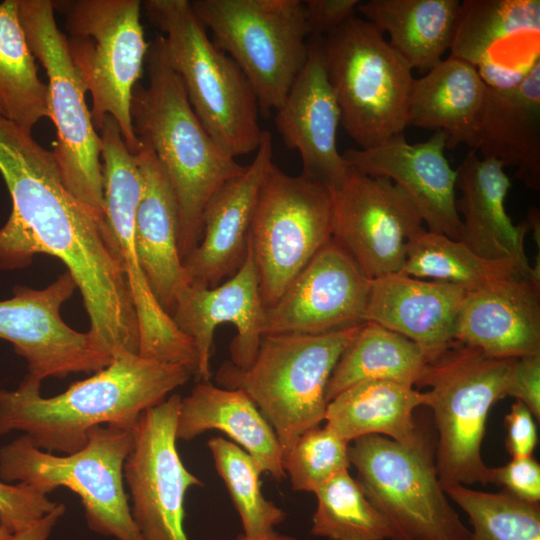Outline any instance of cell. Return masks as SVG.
I'll return each mask as SVG.
<instances>
[{"instance_id": "cell-1", "label": "cell", "mask_w": 540, "mask_h": 540, "mask_svg": "<svg viewBox=\"0 0 540 540\" xmlns=\"http://www.w3.org/2000/svg\"><path fill=\"white\" fill-rule=\"evenodd\" d=\"M0 174L12 200L0 227V269L47 254L64 263L79 289L88 332L111 354L139 351L133 300L112 245L65 185L52 151L0 114Z\"/></svg>"}, {"instance_id": "cell-2", "label": "cell", "mask_w": 540, "mask_h": 540, "mask_svg": "<svg viewBox=\"0 0 540 540\" xmlns=\"http://www.w3.org/2000/svg\"><path fill=\"white\" fill-rule=\"evenodd\" d=\"M191 376L184 366L117 350L108 366L56 396L42 397L40 389L21 383L0 389V435L21 431L41 450L72 454L96 426L135 429L147 409Z\"/></svg>"}, {"instance_id": "cell-3", "label": "cell", "mask_w": 540, "mask_h": 540, "mask_svg": "<svg viewBox=\"0 0 540 540\" xmlns=\"http://www.w3.org/2000/svg\"><path fill=\"white\" fill-rule=\"evenodd\" d=\"M145 60L149 83L134 87L130 114L138 141L152 150L175 195L183 262L202 237L208 202L245 166L214 141L196 116L162 35L149 43Z\"/></svg>"}, {"instance_id": "cell-4", "label": "cell", "mask_w": 540, "mask_h": 540, "mask_svg": "<svg viewBox=\"0 0 540 540\" xmlns=\"http://www.w3.org/2000/svg\"><path fill=\"white\" fill-rule=\"evenodd\" d=\"M142 5L163 32L169 63L210 136L234 158L256 151L263 130L255 93L235 61L208 37L190 1L146 0Z\"/></svg>"}, {"instance_id": "cell-5", "label": "cell", "mask_w": 540, "mask_h": 540, "mask_svg": "<svg viewBox=\"0 0 540 540\" xmlns=\"http://www.w3.org/2000/svg\"><path fill=\"white\" fill-rule=\"evenodd\" d=\"M360 325L319 334L264 335L246 369L230 361L216 374L220 387L240 389L273 428L283 451L325 419L331 374Z\"/></svg>"}, {"instance_id": "cell-6", "label": "cell", "mask_w": 540, "mask_h": 540, "mask_svg": "<svg viewBox=\"0 0 540 540\" xmlns=\"http://www.w3.org/2000/svg\"><path fill=\"white\" fill-rule=\"evenodd\" d=\"M517 358H499L455 342L434 358L419 386L438 432L435 467L443 488L491 483L481 453L491 407L507 396Z\"/></svg>"}, {"instance_id": "cell-7", "label": "cell", "mask_w": 540, "mask_h": 540, "mask_svg": "<svg viewBox=\"0 0 540 540\" xmlns=\"http://www.w3.org/2000/svg\"><path fill=\"white\" fill-rule=\"evenodd\" d=\"M134 430L96 426L83 448L62 455L37 448L22 434L0 448V478L47 494L68 488L80 497L90 530L117 540H142L124 490V464L134 445Z\"/></svg>"}, {"instance_id": "cell-8", "label": "cell", "mask_w": 540, "mask_h": 540, "mask_svg": "<svg viewBox=\"0 0 540 540\" xmlns=\"http://www.w3.org/2000/svg\"><path fill=\"white\" fill-rule=\"evenodd\" d=\"M323 54L341 124L360 149L404 132L415 78L375 25L354 15L324 36Z\"/></svg>"}, {"instance_id": "cell-9", "label": "cell", "mask_w": 540, "mask_h": 540, "mask_svg": "<svg viewBox=\"0 0 540 540\" xmlns=\"http://www.w3.org/2000/svg\"><path fill=\"white\" fill-rule=\"evenodd\" d=\"M65 18L67 48L92 97L90 109L97 131L107 116L118 124L133 154L140 149L130 107L142 75L149 43L140 21L139 0H58Z\"/></svg>"}, {"instance_id": "cell-10", "label": "cell", "mask_w": 540, "mask_h": 540, "mask_svg": "<svg viewBox=\"0 0 540 540\" xmlns=\"http://www.w3.org/2000/svg\"><path fill=\"white\" fill-rule=\"evenodd\" d=\"M192 10L249 81L263 111L279 109L308 54L301 0H193Z\"/></svg>"}, {"instance_id": "cell-11", "label": "cell", "mask_w": 540, "mask_h": 540, "mask_svg": "<svg viewBox=\"0 0 540 540\" xmlns=\"http://www.w3.org/2000/svg\"><path fill=\"white\" fill-rule=\"evenodd\" d=\"M28 45L48 77V118L56 128L52 151L73 196L101 222L104 213L100 135L94 127L87 89L58 28L51 0H18Z\"/></svg>"}, {"instance_id": "cell-12", "label": "cell", "mask_w": 540, "mask_h": 540, "mask_svg": "<svg viewBox=\"0 0 540 540\" xmlns=\"http://www.w3.org/2000/svg\"><path fill=\"white\" fill-rule=\"evenodd\" d=\"M101 143L104 213L102 231L119 258L137 315L142 357L181 365L195 374L192 341L154 297L137 254L135 218L142 193L137 154L127 147L117 122L110 116L98 131Z\"/></svg>"}, {"instance_id": "cell-13", "label": "cell", "mask_w": 540, "mask_h": 540, "mask_svg": "<svg viewBox=\"0 0 540 540\" xmlns=\"http://www.w3.org/2000/svg\"><path fill=\"white\" fill-rule=\"evenodd\" d=\"M349 462L368 500L399 540H469L426 446L412 448L381 435L353 440Z\"/></svg>"}, {"instance_id": "cell-14", "label": "cell", "mask_w": 540, "mask_h": 540, "mask_svg": "<svg viewBox=\"0 0 540 540\" xmlns=\"http://www.w3.org/2000/svg\"><path fill=\"white\" fill-rule=\"evenodd\" d=\"M331 239L330 189L301 174L291 176L273 162L261 184L249 233L265 309Z\"/></svg>"}, {"instance_id": "cell-15", "label": "cell", "mask_w": 540, "mask_h": 540, "mask_svg": "<svg viewBox=\"0 0 540 540\" xmlns=\"http://www.w3.org/2000/svg\"><path fill=\"white\" fill-rule=\"evenodd\" d=\"M76 288L66 271L43 289L18 286L12 298L0 300V339L27 363L21 384L40 389L46 378L95 373L111 362L113 355L88 331H76L62 319L61 307Z\"/></svg>"}, {"instance_id": "cell-16", "label": "cell", "mask_w": 540, "mask_h": 540, "mask_svg": "<svg viewBox=\"0 0 540 540\" xmlns=\"http://www.w3.org/2000/svg\"><path fill=\"white\" fill-rule=\"evenodd\" d=\"M181 398L171 394L141 415L124 464L131 515L142 540H189L184 529L185 495L203 483L184 466L177 450Z\"/></svg>"}, {"instance_id": "cell-17", "label": "cell", "mask_w": 540, "mask_h": 540, "mask_svg": "<svg viewBox=\"0 0 540 540\" xmlns=\"http://www.w3.org/2000/svg\"><path fill=\"white\" fill-rule=\"evenodd\" d=\"M330 194L332 239L370 279L401 272L407 242L424 230L408 196L389 179L351 167Z\"/></svg>"}, {"instance_id": "cell-18", "label": "cell", "mask_w": 540, "mask_h": 540, "mask_svg": "<svg viewBox=\"0 0 540 540\" xmlns=\"http://www.w3.org/2000/svg\"><path fill=\"white\" fill-rule=\"evenodd\" d=\"M371 282L331 239L265 309L264 335H319L360 325Z\"/></svg>"}, {"instance_id": "cell-19", "label": "cell", "mask_w": 540, "mask_h": 540, "mask_svg": "<svg viewBox=\"0 0 540 540\" xmlns=\"http://www.w3.org/2000/svg\"><path fill=\"white\" fill-rule=\"evenodd\" d=\"M449 50L475 67L488 88L517 86L540 62V1L461 2Z\"/></svg>"}, {"instance_id": "cell-20", "label": "cell", "mask_w": 540, "mask_h": 540, "mask_svg": "<svg viewBox=\"0 0 540 540\" xmlns=\"http://www.w3.org/2000/svg\"><path fill=\"white\" fill-rule=\"evenodd\" d=\"M171 318L194 345V376L199 382L210 380L214 332L222 323L236 328L230 344V362L239 369L249 367L264 336L265 318L249 241L246 259L234 275L211 288L188 283L176 296Z\"/></svg>"}, {"instance_id": "cell-21", "label": "cell", "mask_w": 540, "mask_h": 540, "mask_svg": "<svg viewBox=\"0 0 540 540\" xmlns=\"http://www.w3.org/2000/svg\"><path fill=\"white\" fill-rule=\"evenodd\" d=\"M443 132L410 144L404 134L369 149H347V164L368 176L385 177L411 200L428 231L459 240L461 217L456 209L457 172L445 157Z\"/></svg>"}, {"instance_id": "cell-22", "label": "cell", "mask_w": 540, "mask_h": 540, "mask_svg": "<svg viewBox=\"0 0 540 540\" xmlns=\"http://www.w3.org/2000/svg\"><path fill=\"white\" fill-rule=\"evenodd\" d=\"M323 42L324 36L308 38L306 62L276 110L275 126L285 145L298 151L301 175L332 189L350 166L337 146L341 112L326 73Z\"/></svg>"}, {"instance_id": "cell-23", "label": "cell", "mask_w": 540, "mask_h": 540, "mask_svg": "<svg viewBox=\"0 0 540 540\" xmlns=\"http://www.w3.org/2000/svg\"><path fill=\"white\" fill-rule=\"evenodd\" d=\"M273 163L272 136L263 130L252 162L225 183L208 202L202 237L183 259L189 284L215 287L234 275L244 263L251 221L264 176Z\"/></svg>"}, {"instance_id": "cell-24", "label": "cell", "mask_w": 540, "mask_h": 540, "mask_svg": "<svg viewBox=\"0 0 540 540\" xmlns=\"http://www.w3.org/2000/svg\"><path fill=\"white\" fill-rule=\"evenodd\" d=\"M454 340L492 357L540 354V280L516 276L466 292Z\"/></svg>"}, {"instance_id": "cell-25", "label": "cell", "mask_w": 540, "mask_h": 540, "mask_svg": "<svg viewBox=\"0 0 540 540\" xmlns=\"http://www.w3.org/2000/svg\"><path fill=\"white\" fill-rule=\"evenodd\" d=\"M456 172L461 193L456 209L463 216L459 241L482 258L513 261L523 274L540 280L524 250L529 226L527 222L514 225L505 208L511 181L504 167L470 149Z\"/></svg>"}, {"instance_id": "cell-26", "label": "cell", "mask_w": 540, "mask_h": 540, "mask_svg": "<svg viewBox=\"0 0 540 540\" xmlns=\"http://www.w3.org/2000/svg\"><path fill=\"white\" fill-rule=\"evenodd\" d=\"M466 292L444 281L388 274L372 279L364 319L412 340L434 359L456 342Z\"/></svg>"}, {"instance_id": "cell-27", "label": "cell", "mask_w": 540, "mask_h": 540, "mask_svg": "<svg viewBox=\"0 0 540 540\" xmlns=\"http://www.w3.org/2000/svg\"><path fill=\"white\" fill-rule=\"evenodd\" d=\"M142 193L135 218L138 258L148 285L171 316L178 292L188 284L178 248V208L171 185L152 150L137 153Z\"/></svg>"}, {"instance_id": "cell-28", "label": "cell", "mask_w": 540, "mask_h": 540, "mask_svg": "<svg viewBox=\"0 0 540 540\" xmlns=\"http://www.w3.org/2000/svg\"><path fill=\"white\" fill-rule=\"evenodd\" d=\"M488 97L476 68L450 55L414 79L407 126L443 132L448 149L465 144L475 150Z\"/></svg>"}, {"instance_id": "cell-29", "label": "cell", "mask_w": 540, "mask_h": 540, "mask_svg": "<svg viewBox=\"0 0 540 540\" xmlns=\"http://www.w3.org/2000/svg\"><path fill=\"white\" fill-rule=\"evenodd\" d=\"M210 430L226 434L257 462L262 473L278 481L287 477L283 448L273 428L242 390L198 382L189 395L181 398L177 440L189 441Z\"/></svg>"}, {"instance_id": "cell-30", "label": "cell", "mask_w": 540, "mask_h": 540, "mask_svg": "<svg viewBox=\"0 0 540 540\" xmlns=\"http://www.w3.org/2000/svg\"><path fill=\"white\" fill-rule=\"evenodd\" d=\"M475 150L482 158L516 168L519 181L540 189V62L517 86L489 88Z\"/></svg>"}, {"instance_id": "cell-31", "label": "cell", "mask_w": 540, "mask_h": 540, "mask_svg": "<svg viewBox=\"0 0 540 540\" xmlns=\"http://www.w3.org/2000/svg\"><path fill=\"white\" fill-rule=\"evenodd\" d=\"M426 405V393L414 386L369 380L346 388L330 400L324 421L348 443L367 435H381L418 448L426 445L414 423L413 412Z\"/></svg>"}, {"instance_id": "cell-32", "label": "cell", "mask_w": 540, "mask_h": 540, "mask_svg": "<svg viewBox=\"0 0 540 540\" xmlns=\"http://www.w3.org/2000/svg\"><path fill=\"white\" fill-rule=\"evenodd\" d=\"M459 0H370L357 11L390 37L412 69L429 71L442 61L456 31Z\"/></svg>"}, {"instance_id": "cell-33", "label": "cell", "mask_w": 540, "mask_h": 540, "mask_svg": "<svg viewBox=\"0 0 540 540\" xmlns=\"http://www.w3.org/2000/svg\"><path fill=\"white\" fill-rule=\"evenodd\" d=\"M433 358L412 340L366 321L338 360L329 379V402L346 388L369 380L419 386Z\"/></svg>"}, {"instance_id": "cell-34", "label": "cell", "mask_w": 540, "mask_h": 540, "mask_svg": "<svg viewBox=\"0 0 540 540\" xmlns=\"http://www.w3.org/2000/svg\"><path fill=\"white\" fill-rule=\"evenodd\" d=\"M0 114L29 133L48 117L47 85L38 76L18 0L0 2Z\"/></svg>"}, {"instance_id": "cell-35", "label": "cell", "mask_w": 540, "mask_h": 540, "mask_svg": "<svg viewBox=\"0 0 540 540\" xmlns=\"http://www.w3.org/2000/svg\"><path fill=\"white\" fill-rule=\"evenodd\" d=\"M400 273L452 283L467 292L516 276L528 277L513 261L482 258L461 241L426 229L407 242Z\"/></svg>"}, {"instance_id": "cell-36", "label": "cell", "mask_w": 540, "mask_h": 540, "mask_svg": "<svg viewBox=\"0 0 540 540\" xmlns=\"http://www.w3.org/2000/svg\"><path fill=\"white\" fill-rule=\"evenodd\" d=\"M314 494L317 505L310 529L313 536L329 540H399L348 469L335 474Z\"/></svg>"}, {"instance_id": "cell-37", "label": "cell", "mask_w": 540, "mask_h": 540, "mask_svg": "<svg viewBox=\"0 0 540 540\" xmlns=\"http://www.w3.org/2000/svg\"><path fill=\"white\" fill-rule=\"evenodd\" d=\"M447 497L468 516L469 540H540V505L523 501L505 490L497 493L454 484Z\"/></svg>"}, {"instance_id": "cell-38", "label": "cell", "mask_w": 540, "mask_h": 540, "mask_svg": "<svg viewBox=\"0 0 540 540\" xmlns=\"http://www.w3.org/2000/svg\"><path fill=\"white\" fill-rule=\"evenodd\" d=\"M207 446L240 516L244 534L265 533L285 521L286 512L264 497L260 482L262 471L245 450L220 436L210 438Z\"/></svg>"}, {"instance_id": "cell-39", "label": "cell", "mask_w": 540, "mask_h": 540, "mask_svg": "<svg viewBox=\"0 0 540 540\" xmlns=\"http://www.w3.org/2000/svg\"><path fill=\"white\" fill-rule=\"evenodd\" d=\"M349 444L326 425L302 433L283 451V469L292 489L314 493L335 474L348 469Z\"/></svg>"}, {"instance_id": "cell-40", "label": "cell", "mask_w": 540, "mask_h": 540, "mask_svg": "<svg viewBox=\"0 0 540 540\" xmlns=\"http://www.w3.org/2000/svg\"><path fill=\"white\" fill-rule=\"evenodd\" d=\"M47 495L25 483L0 481V525L10 534L30 527L57 506Z\"/></svg>"}, {"instance_id": "cell-41", "label": "cell", "mask_w": 540, "mask_h": 540, "mask_svg": "<svg viewBox=\"0 0 540 540\" xmlns=\"http://www.w3.org/2000/svg\"><path fill=\"white\" fill-rule=\"evenodd\" d=\"M491 483L523 501L539 504L540 465L533 455L512 457L507 464L491 468Z\"/></svg>"}, {"instance_id": "cell-42", "label": "cell", "mask_w": 540, "mask_h": 540, "mask_svg": "<svg viewBox=\"0 0 540 540\" xmlns=\"http://www.w3.org/2000/svg\"><path fill=\"white\" fill-rule=\"evenodd\" d=\"M305 21L311 35H328L355 15L359 0H306Z\"/></svg>"}, {"instance_id": "cell-43", "label": "cell", "mask_w": 540, "mask_h": 540, "mask_svg": "<svg viewBox=\"0 0 540 540\" xmlns=\"http://www.w3.org/2000/svg\"><path fill=\"white\" fill-rule=\"evenodd\" d=\"M507 396L524 403L540 417V354L517 358L509 378Z\"/></svg>"}, {"instance_id": "cell-44", "label": "cell", "mask_w": 540, "mask_h": 540, "mask_svg": "<svg viewBox=\"0 0 540 540\" xmlns=\"http://www.w3.org/2000/svg\"><path fill=\"white\" fill-rule=\"evenodd\" d=\"M506 429L505 445L511 457L533 455L537 445L535 417L527 406L516 400L504 419Z\"/></svg>"}, {"instance_id": "cell-45", "label": "cell", "mask_w": 540, "mask_h": 540, "mask_svg": "<svg viewBox=\"0 0 540 540\" xmlns=\"http://www.w3.org/2000/svg\"><path fill=\"white\" fill-rule=\"evenodd\" d=\"M66 507L62 503L47 513L30 527L11 534L8 540H48L53 529L65 514Z\"/></svg>"}, {"instance_id": "cell-46", "label": "cell", "mask_w": 540, "mask_h": 540, "mask_svg": "<svg viewBox=\"0 0 540 540\" xmlns=\"http://www.w3.org/2000/svg\"><path fill=\"white\" fill-rule=\"evenodd\" d=\"M234 540H297L295 537L285 534H280L274 530L256 534V535H246L240 534Z\"/></svg>"}, {"instance_id": "cell-47", "label": "cell", "mask_w": 540, "mask_h": 540, "mask_svg": "<svg viewBox=\"0 0 540 540\" xmlns=\"http://www.w3.org/2000/svg\"><path fill=\"white\" fill-rule=\"evenodd\" d=\"M11 534L0 525V540H8Z\"/></svg>"}]
</instances>
